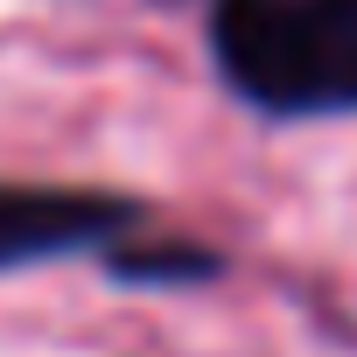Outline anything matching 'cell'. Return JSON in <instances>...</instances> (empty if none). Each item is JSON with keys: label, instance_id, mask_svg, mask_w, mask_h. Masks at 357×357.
I'll return each mask as SVG.
<instances>
[{"label": "cell", "instance_id": "1", "mask_svg": "<svg viewBox=\"0 0 357 357\" xmlns=\"http://www.w3.org/2000/svg\"><path fill=\"white\" fill-rule=\"evenodd\" d=\"M204 50L218 84L259 119L357 112V0H211Z\"/></svg>", "mask_w": 357, "mask_h": 357}, {"label": "cell", "instance_id": "2", "mask_svg": "<svg viewBox=\"0 0 357 357\" xmlns=\"http://www.w3.org/2000/svg\"><path fill=\"white\" fill-rule=\"evenodd\" d=\"M147 225V204L112 190H70V183H0V273L36 259H77L112 252L126 231Z\"/></svg>", "mask_w": 357, "mask_h": 357}, {"label": "cell", "instance_id": "3", "mask_svg": "<svg viewBox=\"0 0 357 357\" xmlns=\"http://www.w3.org/2000/svg\"><path fill=\"white\" fill-rule=\"evenodd\" d=\"M112 280H147V287H183V280H218V252L211 245H190V238H175V245H112L105 252Z\"/></svg>", "mask_w": 357, "mask_h": 357}]
</instances>
